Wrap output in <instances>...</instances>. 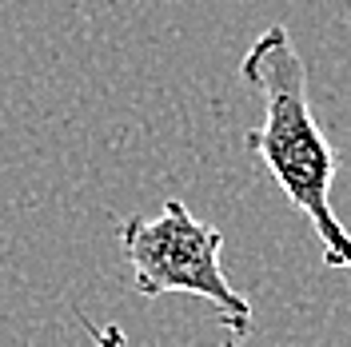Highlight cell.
Masks as SVG:
<instances>
[{
	"label": "cell",
	"instance_id": "1",
	"mask_svg": "<svg viewBox=\"0 0 351 347\" xmlns=\"http://www.w3.org/2000/svg\"><path fill=\"white\" fill-rule=\"evenodd\" d=\"M240 76L263 100L260 128L243 132L247 152L267 168L276 188L311 224V232L324 248V263L351 272V232L339 224L331 208V184L339 172V156L311 112L307 64L284 24H271L256 36V44L240 60Z\"/></svg>",
	"mask_w": 351,
	"mask_h": 347
},
{
	"label": "cell",
	"instance_id": "4",
	"mask_svg": "<svg viewBox=\"0 0 351 347\" xmlns=\"http://www.w3.org/2000/svg\"><path fill=\"white\" fill-rule=\"evenodd\" d=\"M223 347H243V344H240V335H228V339H223Z\"/></svg>",
	"mask_w": 351,
	"mask_h": 347
},
{
	"label": "cell",
	"instance_id": "2",
	"mask_svg": "<svg viewBox=\"0 0 351 347\" xmlns=\"http://www.w3.org/2000/svg\"><path fill=\"white\" fill-rule=\"evenodd\" d=\"M120 248L132 267V287L140 296H199L216 307L219 324L232 335L252 331V304L232 287L219 263L223 236L192 216L184 200H164L156 216H128L120 224Z\"/></svg>",
	"mask_w": 351,
	"mask_h": 347
},
{
	"label": "cell",
	"instance_id": "3",
	"mask_svg": "<svg viewBox=\"0 0 351 347\" xmlns=\"http://www.w3.org/2000/svg\"><path fill=\"white\" fill-rule=\"evenodd\" d=\"M84 327L92 331V344H88V347H124V344H128L124 327H116V324H108V327H96V324H88V320H84Z\"/></svg>",
	"mask_w": 351,
	"mask_h": 347
}]
</instances>
